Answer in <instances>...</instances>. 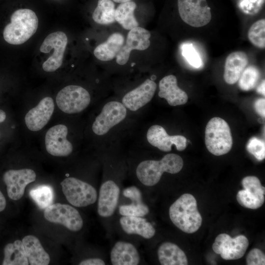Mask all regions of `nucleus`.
Returning <instances> with one entry per match:
<instances>
[{"instance_id": "obj_1", "label": "nucleus", "mask_w": 265, "mask_h": 265, "mask_svg": "<svg viewBox=\"0 0 265 265\" xmlns=\"http://www.w3.org/2000/svg\"><path fill=\"white\" fill-rule=\"evenodd\" d=\"M184 165L182 158L178 155L170 153L161 159L145 160L137 166L135 174L138 181L144 186L151 187L157 185L164 172L176 174Z\"/></svg>"}, {"instance_id": "obj_2", "label": "nucleus", "mask_w": 265, "mask_h": 265, "mask_svg": "<svg viewBox=\"0 0 265 265\" xmlns=\"http://www.w3.org/2000/svg\"><path fill=\"white\" fill-rule=\"evenodd\" d=\"M169 215L173 224L186 233L196 232L202 224V218L197 210L196 200L189 193L182 195L171 204Z\"/></svg>"}, {"instance_id": "obj_3", "label": "nucleus", "mask_w": 265, "mask_h": 265, "mask_svg": "<svg viewBox=\"0 0 265 265\" xmlns=\"http://www.w3.org/2000/svg\"><path fill=\"white\" fill-rule=\"evenodd\" d=\"M38 26V17L33 10L27 8L17 9L11 15L10 23L4 28L3 38L10 44H22L34 34Z\"/></svg>"}, {"instance_id": "obj_4", "label": "nucleus", "mask_w": 265, "mask_h": 265, "mask_svg": "<svg viewBox=\"0 0 265 265\" xmlns=\"http://www.w3.org/2000/svg\"><path fill=\"white\" fill-rule=\"evenodd\" d=\"M205 142L208 151L215 156L228 153L232 147L233 139L228 123L218 117L210 119L205 129Z\"/></svg>"}, {"instance_id": "obj_5", "label": "nucleus", "mask_w": 265, "mask_h": 265, "mask_svg": "<svg viewBox=\"0 0 265 265\" xmlns=\"http://www.w3.org/2000/svg\"><path fill=\"white\" fill-rule=\"evenodd\" d=\"M60 185L66 199L74 207H86L97 201L96 189L87 182L75 177H67Z\"/></svg>"}, {"instance_id": "obj_6", "label": "nucleus", "mask_w": 265, "mask_h": 265, "mask_svg": "<svg viewBox=\"0 0 265 265\" xmlns=\"http://www.w3.org/2000/svg\"><path fill=\"white\" fill-rule=\"evenodd\" d=\"M91 97L83 87L77 85H67L61 89L56 97L58 108L67 114L78 113L89 105Z\"/></svg>"}, {"instance_id": "obj_7", "label": "nucleus", "mask_w": 265, "mask_h": 265, "mask_svg": "<svg viewBox=\"0 0 265 265\" xmlns=\"http://www.w3.org/2000/svg\"><path fill=\"white\" fill-rule=\"evenodd\" d=\"M67 43L66 34L60 31L51 33L45 38L40 51L50 54L42 64V68L45 72H54L61 66Z\"/></svg>"}, {"instance_id": "obj_8", "label": "nucleus", "mask_w": 265, "mask_h": 265, "mask_svg": "<svg viewBox=\"0 0 265 265\" xmlns=\"http://www.w3.org/2000/svg\"><path fill=\"white\" fill-rule=\"evenodd\" d=\"M48 221L61 224L72 232H78L83 226V220L79 211L73 206L55 203L51 204L44 212Z\"/></svg>"}, {"instance_id": "obj_9", "label": "nucleus", "mask_w": 265, "mask_h": 265, "mask_svg": "<svg viewBox=\"0 0 265 265\" xmlns=\"http://www.w3.org/2000/svg\"><path fill=\"white\" fill-rule=\"evenodd\" d=\"M179 15L187 25L195 27L207 25L212 19L206 0H178Z\"/></svg>"}, {"instance_id": "obj_10", "label": "nucleus", "mask_w": 265, "mask_h": 265, "mask_svg": "<svg viewBox=\"0 0 265 265\" xmlns=\"http://www.w3.org/2000/svg\"><path fill=\"white\" fill-rule=\"evenodd\" d=\"M126 115L127 109L122 103L109 102L104 105L100 113L96 117L92 130L96 135H103L122 122Z\"/></svg>"}, {"instance_id": "obj_11", "label": "nucleus", "mask_w": 265, "mask_h": 265, "mask_svg": "<svg viewBox=\"0 0 265 265\" xmlns=\"http://www.w3.org/2000/svg\"><path fill=\"white\" fill-rule=\"evenodd\" d=\"M249 245L247 238L243 235L232 238L226 234H219L215 238L212 248L226 260L241 258L245 254Z\"/></svg>"}, {"instance_id": "obj_12", "label": "nucleus", "mask_w": 265, "mask_h": 265, "mask_svg": "<svg viewBox=\"0 0 265 265\" xmlns=\"http://www.w3.org/2000/svg\"><path fill=\"white\" fill-rule=\"evenodd\" d=\"M121 188L114 180L108 179L101 184L97 198V212L104 219L111 217L117 207Z\"/></svg>"}, {"instance_id": "obj_13", "label": "nucleus", "mask_w": 265, "mask_h": 265, "mask_svg": "<svg viewBox=\"0 0 265 265\" xmlns=\"http://www.w3.org/2000/svg\"><path fill=\"white\" fill-rule=\"evenodd\" d=\"M36 173L29 168L10 169L4 172L3 179L6 186L8 197L13 200H18L23 196L26 186L35 181Z\"/></svg>"}, {"instance_id": "obj_14", "label": "nucleus", "mask_w": 265, "mask_h": 265, "mask_svg": "<svg viewBox=\"0 0 265 265\" xmlns=\"http://www.w3.org/2000/svg\"><path fill=\"white\" fill-rule=\"evenodd\" d=\"M244 188L237 195L238 203L242 207L251 209L261 207L265 202V187L255 176H247L241 182Z\"/></svg>"}, {"instance_id": "obj_15", "label": "nucleus", "mask_w": 265, "mask_h": 265, "mask_svg": "<svg viewBox=\"0 0 265 265\" xmlns=\"http://www.w3.org/2000/svg\"><path fill=\"white\" fill-rule=\"evenodd\" d=\"M67 127L63 124L53 126L47 132L45 137L46 149L55 157H67L73 152L72 143L67 139Z\"/></svg>"}, {"instance_id": "obj_16", "label": "nucleus", "mask_w": 265, "mask_h": 265, "mask_svg": "<svg viewBox=\"0 0 265 265\" xmlns=\"http://www.w3.org/2000/svg\"><path fill=\"white\" fill-rule=\"evenodd\" d=\"M150 37L149 31L139 26L130 30L125 44L116 56V62L119 65H125L132 51H144L148 48Z\"/></svg>"}, {"instance_id": "obj_17", "label": "nucleus", "mask_w": 265, "mask_h": 265, "mask_svg": "<svg viewBox=\"0 0 265 265\" xmlns=\"http://www.w3.org/2000/svg\"><path fill=\"white\" fill-rule=\"evenodd\" d=\"M146 137L152 146L163 152L171 150L172 145H175L178 151L184 150L186 146L187 140L183 135H169L161 126L154 125L148 129Z\"/></svg>"}, {"instance_id": "obj_18", "label": "nucleus", "mask_w": 265, "mask_h": 265, "mask_svg": "<svg viewBox=\"0 0 265 265\" xmlns=\"http://www.w3.org/2000/svg\"><path fill=\"white\" fill-rule=\"evenodd\" d=\"M54 108V102L51 97L43 98L36 106L26 114L25 121L27 128L33 132L41 130L49 122Z\"/></svg>"}, {"instance_id": "obj_19", "label": "nucleus", "mask_w": 265, "mask_h": 265, "mask_svg": "<svg viewBox=\"0 0 265 265\" xmlns=\"http://www.w3.org/2000/svg\"><path fill=\"white\" fill-rule=\"evenodd\" d=\"M156 89V82L147 79L138 87L125 94L122 99V104L129 110L135 111L151 101Z\"/></svg>"}, {"instance_id": "obj_20", "label": "nucleus", "mask_w": 265, "mask_h": 265, "mask_svg": "<svg viewBox=\"0 0 265 265\" xmlns=\"http://www.w3.org/2000/svg\"><path fill=\"white\" fill-rule=\"evenodd\" d=\"M121 216L119 225L126 235L137 236L145 239H151L155 236V227L145 217Z\"/></svg>"}, {"instance_id": "obj_21", "label": "nucleus", "mask_w": 265, "mask_h": 265, "mask_svg": "<svg viewBox=\"0 0 265 265\" xmlns=\"http://www.w3.org/2000/svg\"><path fill=\"white\" fill-rule=\"evenodd\" d=\"M109 257L113 265H137L141 261L140 254L136 247L124 240H119L114 244Z\"/></svg>"}, {"instance_id": "obj_22", "label": "nucleus", "mask_w": 265, "mask_h": 265, "mask_svg": "<svg viewBox=\"0 0 265 265\" xmlns=\"http://www.w3.org/2000/svg\"><path fill=\"white\" fill-rule=\"evenodd\" d=\"M159 97L165 99L171 106L183 105L188 101L187 94L177 84L176 77L169 75L163 77L159 82Z\"/></svg>"}, {"instance_id": "obj_23", "label": "nucleus", "mask_w": 265, "mask_h": 265, "mask_svg": "<svg viewBox=\"0 0 265 265\" xmlns=\"http://www.w3.org/2000/svg\"><path fill=\"white\" fill-rule=\"evenodd\" d=\"M248 63L246 53L242 51L231 53L226 58L224 65V79L226 83L233 84L237 82Z\"/></svg>"}, {"instance_id": "obj_24", "label": "nucleus", "mask_w": 265, "mask_h": 265, "mask_svg": "<svg viewBox=\"0 0 265 265\" xmlns=\"http://www.w3.org/2000/svg\"><path fill=\"white\" fill-rule=\"evenodd\" d=\"M22 242L29 265H48L50 264V256L37 237L27 235L23 238Z\"/></svg>"}, {"instance_id": "obj_25", "label": "nucleus", "mask_w": 265, "mask_h": 265, "mask_svg": "<svg viewBox=\"0 0 265 265\" xmlns=\"http://www.w3.org/2000/svg\"><path fill=\"white\" fill-rule=\"evenodd\" d=\"M159 263L162 265H186L187 257L184 252L176 244L171 242L161 243L157 250Z\"/></svg>"}, {"instance_id": "obj_26", "label": "nucleus", "mask_w": 265, "mask_h": 265, "mask_svg": "<svg viewBox=\"0 0 265 265\" xmlns=\"http://www.w3.org/2000/svg\"><path fill=\"white\" fill-rule=\"evenodd\" d=\"M124 44L123 35L115 32L111 34L105 42L97 46L93 53L100 60L110 61L116 57Z\"/></svg>"}, {"instance_id": "obj_27", "label": "nucleus", "mask_w": 265, "mask_h": 265, "mask_svg": "<svg viewBox=\"0 0 265 265\" xmlns=\"http://www.w3.org/2000/svg\"><path fill=\"white\" fill-rule=\"evenodd\" d=\"M3 265H28L25 248L22 241L17 239L7 244L4 248Z\"/></svg>"}, {"instance_id": "obj_28", "label": "nucleus", "mask_w": 265, "mask_h": 265, "mask_svg": "<svg viewBox=\"0 0 265 265\" xmlns=\"http://www.w3.org/2000/svg\"><path fill=\"white\" fill-rule=\"evenodd\" d=\"M136 8V3L132 1L120 3L115 9L114 18L124 29L131 30L138 26L134 12Z\"/></svg>"}, {"instance_id": "obj_29", "label": "nucleus", "mask_w": 265, "mask_h": 265, "mask_svg": "<svg viewBox=\"0 0 265 265\" xmlns=\"http://www.w3.org/2000/svg\"><path fill=\"white\" fill-rule=\"evenodd\" d=\"M115 4L112 0H98L92 19L100 25H108L115 22Z\"/></svg>"}, {"instance_id": "obj_30", "label": "nucleus", "mask_w": 265, "mask_h": 265, "mask_svg": "<svg viewBox=\"0 0 265 265\" xmlns=\"http://www.w3.org/2000/svg\"><path fill=\"white\" fill-rule=\"evenodd\" d=\"M29 195L40 209H45L52 204L53 198L52 188L46 185L39 186L31 189Z\"/></svg>"}, {"instance_id": "obj_31", "label": "nucleus", "mask_w": 265, "mask_h": 265, "mask_svg": "<svg viewBox=\"0 0 265 265\" xmlns=\"http://www.w3.org/2000/svg\"><path fill=\"white\" fill-rule=\"evenodd\" d=\"M261 76L259 70L254 66L245 68L241 73L238 81L240 88L244 91H249L255 87Z\"/></svg>"}, {"instance_id": "obj_32", "label": "nucleus", "mask_w": 265, "mask_h": 265, "mask_svg": "<svg viewBox=\"0 0 265 265\" xmlns=\"http://www.w3.org/2000/svg\"><path fill=\"white\" fill-rule=\"evenodd\" d=\"M248 38L255 46L261 49L265 47V20L262 19L255 22L248 32Z\"/></svg>"}, {"instance_id": "obj_33", "label": "nucleus", "mask_w": 265, "mask_h": 265, "mask_svg": "<svg viewBox=\"0 0 265 265\" xmlns=\"http://www.w3.org/2000/svg\"><path fill=\"white\" fill-rule=\"evenodd\" d=\"M149 212V208L144 202H131L129 204L121 205L118 207V212L123 216L145 217Z\"/></svg>"}, {"instance_id": "obj_34", "label": "nucleus", "mask_w": 265, "mask_h": 265, "mask_svg": "<svg viewBox=\"0 0 265 265\" xmlns=\"http://www.w3.org/2000/svg\"><path fill=\"white\" fill-rule=\"evenodd\" d=\"M247 150L258 160L265 158V142L257 137H252L247 144Z\"/></svg>"}, {"instance_id": "obj_35", "label": "nucleus", "mask_w": 265, "mask_h": 265, "mask_svg": "<svg viewBox=\"0 0 265 265\" xmlns=\"http://www.w3.org/2000/svg\"><path fill=\"white\" fill-rule=\"evenodd\" d=\"M182 54L188 63L195 68H199L202 65L200 55L192 44H185L182 46Z\"/></svg>"}, {"instance_id": "obj_36", "label": "nucleus", "mask_w": 265, "mask_h": 265, "mask_svg": "<svg viewBox=\"0 0 265 265\" xmlns=\"http://www.w3.org/2000/svg\"><path fill=\"white\" fill-rule=\"evenodd\" d=\"M246 261L248 265H264L265 256L260 249L253 248L248 253Z\"/></svg>"}, {"instance_id": "obj_37", "label": "nucleus", "mask_w": 265, "mask_h": 265, "mask_svg": "<svg viewBox=\"0 0 265 265\" xmlns=\"http://www.w3.org/2000/svg\"><path fill=\"white\" fill-rule=\"evenodd\" d=\"M123 196L132 202H143V196L140 189L135 186H131L124 188L122 191Z\"/></svg>"}, {"instance_id": "obj_38", "label": "nucleus", "mask_w": 265, "mask_h": 265, "mask_svg": "<svg viewBox=\"0 0 265 265\" xmlns=\"http://www.w3.org/2000/svg\"><path fill=\"white\" fill-rule=\"evenodd\" d=\"M106 262L100 258H90L80 261V265H105Z\"/></svg>"}, {"instance_id": "obj_39", "label": "nucleus", "mask_w": 265, "mask_h": 265, "mask_svg": "<svg viewBox=\"0 0 265 265\" xmlns=\"http://www.w3.org/2000/svg\"><path fill=\"white\" fill-rule=\"evenodd\" d=\"M255 109L257 113L263 117L265 116V98L257 99L254 104Z\"/></svg>"}, {"instance_id": "obj_40", "label": "nucleus", "mask_w": 265, "mask_h": 265, "mask_svg": "<svg viewBox=\"0 0 265 265\" xmlns=\"http://www.w3.org/2000/svg\"><path fill=\"white\" fill-rule=\"evenodd\" d=\"M6 206V199L0 190V212H2L5 208Z\"/></svg>"}, {"instance_id": "obj_41", "label": "nucleus", "mask_w": 265, "mask_h": 265, "mask_svg": "<svg viewBox=\"0 0 265 265\" xmlns=\"http://www.w3.org/2000/svg\"><path fill=\"white\" fill-rule=\"evenodd\" d=\"M265 81L264 80L262 82L258 85L257 88V91L258 93L261 94L265 96Z\"/></svg>"}, {"instance_id": "obj_42", "label": "nucleus", "mask_w": 265, "mask_h": 265, "mask_svg": "<svg viewBox=\"0 0 265 265\" xmlns=\"http://www.w3.org/2000/svg\"><path fill=\"white\" fill-rule=\"evenodd\" d=\"M6 117L5 112L2 109H0V123L4 121Z\"/></svg>"}, {"instance_id": "obj_43", "label": "nucleus", "mask_w": 265, "mask_h": 265, "mask_svg": "<svg viewBox=\"0 0 265 265\" xmlns=\"http://www.w3.org/2000/svg\"><path fill=\"white\" fill-rule=\"evenodd\" d=\"M113 1L117 3H122L127 1H132V0H112Z\"/></svg>"}]
</instances>
